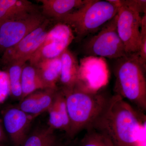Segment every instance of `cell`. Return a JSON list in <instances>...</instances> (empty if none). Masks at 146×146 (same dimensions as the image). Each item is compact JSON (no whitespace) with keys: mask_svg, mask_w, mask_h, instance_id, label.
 Masks as SVG:
<instances>
[{"mask_svg":"<svg viewBox=\"0 0 146 146\" xmlns=\"http://www.w3.org/2000/svg\"><path fill=\"white\" fill-rule=\"evenodd\" d=\"M138 112L125 100L115 94L110 97L104 110L88 128L103 133L114 146H138L142 118Z\"/></svg>","mask_w":146,"mask_h":146,"instance_id":"6da1fadb","label":"cell"},{"mask_svg":"<svg viewBox=\"0 0 146 146\" xmlns=\"http://www.w3.org/2000/svg\"><path fill=\"white\" fill-rule=\"evenodd\" d=\"M82 139L78 142L77 146H114L103 133L92 128L86 129Z\"/></svg>","mask_w":146,"mask_h":146,"instance_id":"ac0fdd59","label":"cell"},{"mask_svg":"<svg viewBox=\"0 0 146 146\" xmlns=\"http://www.w3.org/2000/svg\"><path fill=\"white\" fill-rule=\"evenodd\" d=\"M75 39L70 27L58 22L49 30L42 45L29 60L30 64L35 66L42 60L60 56Z\"/></svg>","mask_w":146,"mask_h":146,"instance_id":"52a82bcc","label":"cell"},{"mask_svg":"<svg viewBox=\"0 0 146 146\" xmlns=\"http://www.w3.org/2000/svg\"><path fill=\"white\" fill-rule=\"evenodd\" d=\"M24 65L12 64L8 65L6 72L8 74L10 86V94L12 96L21 98L22 97L21 77Z\"/></svg>","mask_w":146,"mask_h":146,"instance_id":"e0dca14e","label":"cell"},{"mask_svg":"<svg viewBox=\"0 0 146 146\" xmlns=\"http://www.w3.org/2000/svg\"><path fill=\"white\" fill-rule=\"evenodd\" d=\"M61 145L54 129L48 126L35 129L28 135L23 146H60Z\"/></svg>","mask_w":146,"mask_h":146,"instance_id":"2e32d148","label":"cell"},{"mask_svg":"<svg viewBox=\"0 0 146 146\" xmlns=\"http://www.w3.org/2000/svg\"><path fill=\"white\" fill-rule=\"evenodd\" d=\"M141 14L121 6L117 13V29L127 54L138 53L140 47Z\"/></svg>","mask_w":146,"mask_h":146,"instance_id":"9c48e42d","label":"cell"},{"mask_svg":"<svg viewBox=\"0 0 146 146\" xmlns=\"http://www.w3.org/2000/svg\"><path fill=\"white\" fill-rule=\"evenodd\" d=\"M61 91L65 96L70 122L68 137L72 140L81 131L91 126L104 110L110 97L80 81L73 89Z\"/></svg>","mask_w":146,"mask_h":146,"instance_id":"7a4b0ae2","label":"cell"},{"mask_svg":"<svg viewBox=\"0 0 146 146\" xmlns=\"http://www.w3.org/2000/svg\"><path fill=\"white\" fill-rule=\"evenodd\" d=\"M53 104L56 107L60 113L63 121V131H65L68 137L70 132V122L65 96L60 89H59L58 91Z\"/></svg>","mask_w":146,"mask_h":146,"instance_id":"d6986e66","label":"cell"},{"mask_svg":"<svg viewBox=\"0 0 146 146\" xmlns=\"http://www.w3.org/2000/svg\"><path fill=\"white\" fill-rule=\"evenodd\" d=\"M78 142H73V141H70L68 143L65 145H62L60 146H77Z\"/></svg>","mask_w":146,"mask_h":146,"instance_id":"d4e9b609","label":"cell"},{"mask_svg":"<svg viewBox=\"0 0 146 146\" xmlns=\"http://www.w3.org/2000/svg\"><path fill=\"white\" fill-rule=\"evenodd\" d=\"M22 97L21 100L30 94L46 89L36 68L31 65H24L21 77Z\"/></svg>","mask_w":146,"mask_h":146,"instance_id":"9a60e30c","label":"cell"},{"mask_svg":"<svg viewBox=\"0 0 146 146\" xmlns=\"http://www.w3.org/2000/svg\"><path fill=\"white\" fill-rule=\"evenodd\" d=\"M46 19L38 11L0 23V53L16 45Z\"/></svg>","mask_w":146,"mask_h":146,"instance_id":"8992f818","label":"cell"},{"mask_svg":"<svg viewBox=\"0 0 146 146\" xmlns=\"http://www.w3.org/2000/svg\"><path fill=\"white\" fill-rule=\"evenodd\" d=\"M50 23L49 19L47 18L37 28L16 45L5 50L0 59L2 65L5 67L12 64L25 65L44 42Z\"/></svg>","mask_w":146,"mask_h":146,"instance_id":"ba28073f","label":"cell"},{"mask_svg":"<svg viewBox=\"0 0 146 146\" xmlns=\"http://www.w3.org/2000/svg\"><path fill=\"white\" fill-rule=\"evenodd\" d=\"M7 138L5 131L2 124L0 121V146H5Z\"/></svg>","mask_w":146,"mask_h":146,"instance_id":"cb8c5ba5","label":"cell"},{"mask_svg":"<svg viewBox=\"0 0 146 146\" xmlns=\"http://www.w3.org/2000/svg\"><path fill=\"white\" fill-rule=\"evenodd\" d=\"M117 21V14L84 43L82 46L84 54L111 59H118L127 54L118 34Z\"/></svg>","mask_w":146,"mask_h":146,"instance_id":"5b68a950","label":"cell"},{"mask_svg":"<svg viewBox=\"0 0 146 146\" xmlns=\"http://www.w3.org/2000/svg\"><path fill=\"white\" fill-rule=\"evenodd\" d=\"M39 11L27 0H0V23Z\"/></svg>","mask_w":146,"mask_h":146,"instance_id":"4fadbf2b","label":"cell"},{"mask_svg":"<svg viewBox=\"0 0 146 146\" xmlns=\"http://www.w3.org/2000/svg\"><path fill=\"white\" fill-rule=\"evenodd\" d=\"M61 69L59 81L61 91L73 89L80 81V65L75 55L67 49L60 55Z\"/></svg>","mask_w":146,"mask_h":146,"instance_id":"8fae6325","label":"cell"},{"mask_svg":"<svg viewBox=\"0 0 146 146\" xmlns=\"http://www.w3.org/2000/svg\"><path fill=\"white\" fill-rule=\"evenodd\" d=\"M10 94V86L7 73L0 70V104H2Z\"/></svg>","mask_w":146,"mask_h":146,"instance_id":"603a6c76","label":"cell"},{"mask_svg":"<svg viewBox=\"0 0 146 146\" xmlns=\"http://www.w3.org/2000/svg\"><path fill=\"white\" fill-rule=\"evenodd\" d=\"M119 7L107 1L86 0L78 9L58 22L68 25L75 38L80 41L89 34L99 30L117 13Z\"/></svg>","mask_w":146,"mask_h":146,"instance_id":"277c9868","label":"cell"},{"mask_svg":"<svg viewBox=\"0 0 146 146\" xmlns=\"http://www.w3.org/2000/svg\"><path fill=\"white\" fill-rule=\"evenodd\" d=\"M140 47L138 54L142 62L146 64V14L142 17Z\"/></svg>","mask_w":146,"mask_h":146,"instance_id":"7402d4cb","label":"cell"},{"mask_svg":"<svg viewBox=\"0 0 146 146\" xmlns=\"http://www.w3.org/2000/svg\"><path fill=\"white\" fill-rule=\"evenodd\" d=\"M33 66L36 68L46 89L58 88L56 83L59 80L61 72L60 56L42 60Z\"/></svg>","mask_w":146,"mask_h":146,"instance_id":"5bb4252c","label":"cell"},{"mask_svg":"<svg viewBox=\"0 0 146 146\" xmlns=\"http://www.w3.org/2000/svg\"><path fill=\"white\" fill-rule=\"evenodd\" d=\"M114 68L115 94L128 100L141 111L146 110V64L138 53L117 59Z\"/></svg>","mask_w":146,"mask_h":146,"instance_id":"3957f363","label":"cell"},{"mask_svg":"<svg viewBox=\"0 0 146 146\" xmlns=\"http://www.w3.org/2000/svg\"><path fill=\"white\" fill-rule=\"evenodd\" d=\"M109 2L117 5L125 6L139 14H146V1L145 0H108Z\"/></svg>","mask_w":146,"mask_h":146,"instance_id":"ffe728a7","label":"cell"},{"mask_svg":"<svg viewBox=\"0 0 146 146\" xmlns=\"http://www.w3.org/2000/svg\"><path fill=\"white\" fill-rule=\"evenodd\" d=\"M32 115L22 111L18 108H9L3 114V126L14 146H23L28 136Z\"/></svg>","mask_w":146,"mask_h":146,"instance_id":"30bf717a","label":"cell"},{"mask_svg":"<svg viewBox=\"0 0 146 146\" xmlns=\"http://www.w3.org/2000/svg\"><path fill=\"white\" fill-rule=\"evenodd\" d=\"M48 112L49 114V126L54 130L63 131L62 118L57 108L53 104L48 110Z\"/></svg>","mask_w":146,"mask_h":146,"instance_id":"44dd1931","label":"cell"},{"mask_svg":"<svg viewBox=\"0 0 146 146\" xmlns=\"http://www.w3.org/2000/svg\"><path fill=\"white\" fill-rule=\"evenodd\" d=\"M42 14L57 21L80 8L86 0H40Z\"/></svg>","mask_w":146,"mask_h":146,"instance_id":"7c38bea8","label":"cell"}]
</instances>
